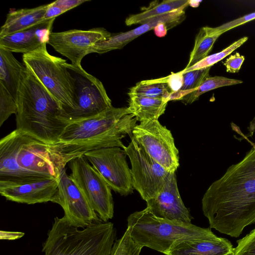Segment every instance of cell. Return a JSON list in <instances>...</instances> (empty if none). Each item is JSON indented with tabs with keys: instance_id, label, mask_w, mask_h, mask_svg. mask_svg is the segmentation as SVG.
<instances>
[{
	"instance_id": "cell-17",
	"label": "cell",
	"mask_w": 255,
	"mask_h": 255,
	"mask_svg": "<svg viewBox=\"0 0 255 255\" xmlns=\"http://www.w3.org/2000/svg\"><path fill=\"white\" fill-rule=\"evenodd\" d=\"M146 202V207L159 218L191 224L192 217L180 195L175 172L172 173L162 190Z\"/></svg>"
},
{
	"instance_id": "cell-5",
	"label": "cell",
	"mask_w": 255,
	"mask_h": 255,
	"mask_svg": "<svg viewBox=\"0 0 255 255\" xmlns=\"http://www.w3.org/2000/svg\"><path fill=\"white\" fill-rule=\"evenodd\" d=\"M128 228L132 239L142 248L147 247L165 255L178 241L188 239H214L211 228H204L155 216L146 207L131 214Z\"/></svg>"
},
{
	"instance_id": "cell-3",
	"label": "cell",
	"mask_w": 255,
	"mask_h": 255,
	"mask_svg": "<svg viewBox=\"0 0 255 255\" xmlns=\"http://www.w3.org/2000/svg\"><path fill=\"white\" fill-rule=\"evenodd\" d=\"M16 103V130L48 144L59 141L68 125L63 120L64 109L27 68L19 88Z\"/></svg>"
},
{
	"instance_id": "cell-16",
	"label": "cell",
	"mask_w": 255,
	"mask_h": 255,
	"mask_svg": "<svg viewBox=\"0 0 255 255\" xmlns=\"http://www.w3.org/2000/svg\"><path fill=\"white\" fill-rule=\"evenodd\" d=\"M58 180L43 177L20 183H0V193L6 200L19 203L52 202L57 191Z\"/></svg>"
},
{
	"instance_id": "cell-28",
	"label": "cell",
	"mask_w": 255,
	"mask_h": 255,
	"mask_svg": "<svg viewBox=\"0 0 255 255\" xmlns=\"http://www.w3.org/2000/svg\"><path fill=\"white\" fill-rule=\"evenodd\" d=\"M240 80L230 79L223 76L208 77L196 90L184 96L181 100L191 104L203 94L218 88L241 84Z\"/></svg>"
},
{
	"instance_id": "cell-12",
	"label": "cell",
	"mask_w": 255,
	"mask_h": 255,
	"mask_svg": "<svg viewBox=\"0 0 255 255\" xmlns=\"http://www.w3.org/2000/svg\"><path fill=\"white\" fill-rule=\"evenodd\" d=\"M52 202L61 206L63 217L73 226L84 228L101 220L65 168L58 180L57 191Z\"/></svg>"
},
{
	"instance_id": "cell-36",
	"label": "cell",
	"mask_w": 255,
	"mask_h": 255,
	"mask_svg": "<svg viewBox=\"0 0 255 255\" xmlns=\"http://www.w3.org/2000/svg\"><path fill=\"white\" fill-rule=\"evenodd\" d=\"M24 235L21 232L2 231L0 232V239L3 240H15L19 239Z\"/></svg>"
},
{
	"instance_id": "cell-21",
	"label": "cell",
	"mask_w": 255,
	"mask_h": 255,
	"mask_svg": "<svg viewBox=\"0 0 255 255\" xmlns=\"http://www.w3.org/2000/svg\"><path fill=\"white\" fill-rule=\"evenodd\" d=\"M49 4L10 11L0 28V38L29 28L46 20L44 17Z\"/></svg>"
},
{
	"instance_id": "cell-10",
	"label": "cell",
	"mask_w": 255,
	"mask_h": 255,
	"mask_svg": "<svg viewBox=\"0 0 255 255\" xmlns=\"http://www.w3.org/2000/svg\"><path fill=\"white\" fill-rule=\"evenodd\" d=\"M132 137L155 161L171 173L179 165V152L171 131L158 120H151L136 125Z\"/></svg>"
},
{
	"instance_id": "cell-22",
	"label": "cell",
	"mask_w": 255,
	"mask_h": 255,
	"mask_svg": "<svg viewBox=\"0 0 255 255\" xmlns=\"http://www.w3.org/2000/svg\"><path fill=\"white\" fill-rule=\"evenodd\" d=\"M26 67L18 61L12 52L0 47V84L16 101L21 82Z\"/></svg>"
},
{
	"instance_id": "cell-30",
	"label": "cell",
	"mask_w": 255,
	"mask_h": 255,
	"mask_svg": "<svg viewBox=\"0 0 255 255\" xmlns=\"http://www.w3.org/2000/svg\"><path fill=\"white\" fill-rule=\"evenodd\" d=\"M142 248L132 239L127 228L123 236L115 242L110 255H139Z\"/></svg>"
},
{
	"instance_id": "cell-26",
	"label": "cell",
	"mask_w": 255,
	"mask_h": 255,
	"mask_svg": "<svg viewBox=\"0 0 255 255\" xmlns=\"http://www.w3.org/2000/svg\"><path fill=\"white\" fill-rule=\"evenodd\" d=\"M221 35L212 33L209 26L201 28L196 36L194 46L185 68L195 65L206 57L211 51L215 42Z\"/></svg>"
},
{
	"instance_id": "cell-32",
	"label": "cell",
	"mask_w": 255,
	"mask_h": 255,
	"mask_svg": "<svg viewBox=\"0 0 255 255\" xmlns=\"http://www.w3.org/2000/svg\"><path fill=\"white\" fill-rule=\"evenodd\" d=\"M89 0H57L49 4L44 20L55 18L57 16Z\"/></svg>"
},
{
	"instance_id": "cell-15",
	"label": "cell",
	"mask_w": 255,
	"mask_h": 255,
	"mask_svg": "<svg viewBox=\"0 0 255 255\" xmlns=\"http://www.w3.org/2000/svg\"><path fill=\"white\" fill-rule=\"evenodd\" d=\"M26 135L16 129L0 140V183H16L47 177L21 168L17 156Z\"/></svg>"
},
{
	"instance_id": "cell-35",
	"label": "cell",
	"mask_w": 255,
	"mask_h": 255,
	"mask_svg": "<svg viewBox=\"0 0 255 255\" xmlns=\"http://www.w3.org/2000/svg\"><path fill=\"white\" fill-rule=\"evenodd\" d=\"M244 60L245 57L238 52L230 55L224 63L226 71L233 73L238 72Z\"/></svg>"
},
{
	"instance_id": "cell-11",
	"label": "cell",
	"mask_w": 255,
	"mask_h": 255,
	"mask_svg": "<svg viewBox=\"0 0 255 255\" xmlns=\"http://www.w3.org/2000/svg\"><path fill=\"white\" fill-rule=\"evenodd\" d=\"M83 155L112 190L122 196L133 192L131 169L124 149L119 147L102 148L88 151Z\"/></svg>"
},
{
	"instance_id": "cell-24",
	"label": "cell",
	"mask_w": 255,
	"mask_h": 255,
	"mask_svg": "<svg viewBox=\"0 0 255 255\" xmlns=\"http://www.w3.org/2000/svg\"><path fill=\"white\" fill-rule=\"evenodd\" d=\"M173 93L169 84V75L158 79L143 80L131 87L128 93L129 97H144L170 101Z\"/></svg>"
},
{
	"instance_id": "cell-25",
	"label": "cell",
	"mask_w": 255,
	"mask_h": 255,
	"mask_svg": "<svg viewBox=\"0 0 255 255\" xmlns=\"http://www.w3.org/2000/svg\"><path fill=\"white\" fill-rule=\"evenodd\" d=\"M188 0H166L161 3L153 4L140 13L129 16L126 19L128 26L135 24H144L157 16L180 9H185L189 5Z\"/></svg>"
},
{
	"instance_id": "cell-9",
	"label": "cell",
	"mask_w": 255,
	"mask_h": 255,
	"mask_svg": "<svg viewBox=\"0 0 255 255\" xmlns=\"http://www.w3.org/2000/svg\"><path fill=\"white\" fill-rule=\"evenodd\" d=\"M131 163L132 186L145 201L155 197L172 173L152 159L132 137L124 148Z\"/></svg>"
},
{
	"instance_id": "cell-8",
	"label": "cell",
	"mask_w": 255,
	"mask_h": 255,
	"mask_svg": "<svg viewBox=\"0 0 255 255\" xmlns=\"http://www.w3.org/2000/svg\"><path fill=\"white\" fill-rule=\"evenodd\" d=\"M70 175L82 191L101 220L108 222L114 216L111 188L102 176L82 155L69 162Z\"/></svg>"
},
{
	"instance_id": "cell-4",
	"label": "cell",
	"mask_w": 255,
	"mask_h": 255,
	"mask_svg": "<svg viewBox=\"0 0 255 255\" xmlns=\"http://www.w3.org/2000/svg\"><path fill=\"white\" fill-rule=\"evenodd\" d=\"M116 232L114 224L100 220L84 228L55 217L42 251L44 255H110Z\"/></svg>"
},
{
	"instance_id": "cell-23",
	"label": "cell",
	"mask_w": 255,
	"mask_h": 255,
	"mask_svg": "<svg viewBox=\"0 0 255 255\" xmlns=\"http://www.w3.org/2000/svg\"><path fill=\"white\" fill-rule=\"evenodd\" d=\"M128 111L137 121L142 122L158 120L166 110L168 101L144 97H130Z\"/></svg>"
},
{
	"instance_id": "cell-2",
	"label": "cell",
	"mask_w": 255,
	"mask_h": 255,
	"mask_svg": "<svg viewBox=\"0 0 255 255\" xmlns=\"http://www.w3.org/2000/svg\"><path fill=\"white\" fill-rule=\"evenodd\" d=\"M137 120L128 107H112L94 117L69 123L59 141L50 145L68 163L93 150L111 147L124 149L122 139L131 138Z\"/></svg>"
},
{
	"instance_id": "cell-1",
	"label": "cell",
	"mask_w": 255,
	"mask_h": 255,
	"mask_svg": "<svg viewBox=\"0 0 255 255\" xmlns=\"http://www.w3.org/2000/svg\"><path fill=\"white\" fill-rule=\"evenodd\" d=\"M202 209L210 228L232 237L255 222V146L211 184Z\"/></svg>"
},
{
	"instance_id": "cell-20",
	"label": "cell",
	"mask_w": 255,
	"mask_h": 255,
	"mask_svg": "<svg viewBox=\"0 0 255 255\" xmlns=\"http://www.w3.org/2000/svg\"><path fill=\"white\" fill-rule=\"evenodd\" d=\"M234 250L226 238H191L177 241L165 255H232Z\"/></svg>"
},
{
	"instance_id": "cell-6",
	"label": "cell",
	"mask_w": 255,
	"mask_h": 255,
	"mask_svg": "<svg viewBox=\"0 0 255 255\" xmlns=\"http://www.w3.org/2000/svg\"><path fill=\"white\" fill-rule=\"evenodd\" d=\"M46 44L23 54L22 61L62 105L65 114L77 106L75 80L64 65V59L51 55Z\"/></svg>"
},
{
	"instance_id": "cell-29",
	"label": "cell",
	"mask_w": 255,
	"mask_h": 255,
	"mask_svg": "<svg viewBox=\"0 0 255 255\" xmlns=\"http://www.w3.org/2000/svg\"><path fill=\"white\" fill-rule=\"evenodd\" d=\"M248 39V37H243L236 41L222 51L211 55L207 56L206 57L195 65L188 68H185L184 69L179 72L181 74H184L191 71L211 67L213 65L223 60L227 56L230 55L235 50L239 48L246 41H247Z\"/></svg>"
},
{
	"instance_id": "cell-13",
	"label": "cell",
	"mask_w": 255,
	"mask_h": 255,
	"mask_svg": "<svg viewBox=\"0 0 255 255\" xmlns=\"http://www.w3.org/2000/svg\"><path fill=\"white\" fill-rule=\"evenodd\" d=\"M17 160L24 170L57 179L67 164L50 144L27 135L19 150Z\"/></svg>"
},
{
	"instance_id": "cell-33",
	"label": "cell",
	"mask_w": 255,
	"mask_h": 255,
	"mask_svg": "<svg viewBox=\"0 0 255 255\" xmlns=\"http://www.w3.org/2000/svg\"><path fill=\"white\" fill-rule=\"evenodd\" d=\"M237 243L232 255H255V229Z\"/></svg>"
},
{
	"instance_id": "cell-27",
	"label": "cell",
	"mask_w": 255,
	"mask_h": 255,
	"mask_svg": "<svg viewBox=\"0 0 255 255\" xmlns=\"http://www.w3.org/2000/svg\"><path fill=\"white\" fill-rule=\"evenodd\" d=\"M211 67L191 71L183 75V84L181 88L173 93L171 100H181L182 98L198 88L209 76Z\"/></svg>"
},
{
	"instance_id": "cell-18",
	"label": "cell",
	"mask_w": 255,
	"mask_h": 255,
	"mask_svg": "<svg viewBox=\"0 0 255 255\" xmlns=\"http://www.w3.org/2000/svg\"><path fill=\"white\" fill-rule=\"evenodd\" d=\"M184 9H180L155 17L135 29L126 32H121L96 43L89 50V54H103L122 48L128 43L141 34L150 30L159 24L164 23L171 28L180 23L185 18Z\"/></svg>"
},
{
	"instance_id": "cell-14",
	"label": "cell",
	"mask_w": 255,
	"mask_h": 255,
	"mask_svg": "<svg viewBox=\"0 0 255 255\" xmlns=\"http://www.w3.org/2000/svg\"><path fill=\"white\" fill-rule=\"evenodd\" d=\"M111 33L103 27L87 30L72 29L52 32L47 43L54 50L67 57L74 65L80 66L83 58L98 42L105 40Z\"/></svg>"
},
{
	"instance_id": "cell-19",
	"label": "cell",
	"mask_w": 255,
	"mask_h": 255,
	"mask_svg": "<svg viewBox=\"0 0 255 255\" xmlns=\"http://www.w3.org/2000/svg\"><path fill=\"white\" fill-rule=\"evenodd\" d=\"M55 19L46 20L29 28L0 38V47L23 54L36 50L47 43Z\"/></svg>"
},
{
	"instance_id": "cell-7",
	"label": "cell",
	"mask_w": 255,
	"mask_h": 255,
	"mask_svg": "<svg viewBox=\"0 0 255 255\" xmlns=\"http://www.w3.org/2000/svg\"><path fill=\"white\" fill-rule=\"evenodd\" d=\"M64 65L75 80L77 106L65 113L63 120L68 124L87 119L104 112L112 107L102 83L86 72L81 66L69 64Z\"/></svg>"
},
{
	"instance_id": "cell-37",
	"label": "cell",
	"mask_w": 255,
	"mask_h": 255,
	"mask_svg": "<svg viewBox=\"0 0 255 255\" xmlns=\"http://www.w3.org/2000/svg\"><path fill=\"white\" fill-rule=\"evenodd\" d=\"M171 27L166 23H162L157 25L154 28V32L155 34L159 37L164 36L166 34L167 29Z\"/></svg>"
},
{
	"instance_id": "cell-31",
	"label": "cell",
	"mask_w": 255,
	"mask_h": 255,
	"mask_svg": "<svg viewBox=\"0 0 255 255\" xmlns=\"http://www.w3.org/2000/svg\"><path fill=\"white\" fill-rule=\"evenodd\" d=\"M17 111L16 101L8 90L0 84V126L10 115H16Z\"/></svg>"
},
{
	"instance_id": "cell-34",
	"label": "cell",
	"mask_w": 255,
	"mask_h": 255,
	"mask_svg": "<svg viewBox=\"0 0 255 255\" xmlns=\"http://www.w3.org/2000/svg\"><path fill=\"white\" fill-rule=\"evenodd\" d=\"M254 19H255V12L246 14L216 27H209V29L213 34L219 33L222 34L232 28L244 24Z\"/></svg>"
}]
</instances>
